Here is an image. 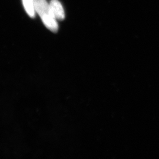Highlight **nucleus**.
I'll use <instances>...</instances> for the list:
<instances>
[{
	"label": "nucleus",
	"instance_id": "nucleus-3",
	"mask_svg": "<svg viewBox=\"0 0 159 159\" xmlns=\"http://www.w3.org/2000/svg\"><path fill=\"white\" fill-rule=\"evenodd\" d=\"M23 6L26 12L31 18L35 17V0H22Z\"/></svg>",
	"mask_w": 159,
	"mask_h": 159
},
{
	"label": "nucleus",
	"instance_id": "nucleus-1",
	"mask_svg": "<svg viewBox=\"0 0 159 159\" xmlns=\"http://www.w3.org/2000/svg\"><path fill=\"white\" fill-rule=\"evenodd\" d=\"M35 10L41 17L46 27L50 31L56 33L58 25L57 19L51 11L50 4L46 0H35Z\"/></svg>",
	"mask_w": 159,
	"mask_h": 159
},
{
	"label": "nucleus",
	"instance_id": "nucleus-2",
	"mask_svg": "<svg viewBox=\"0 0 159 159\" xmlns=\"http://www.w3.org/2000/svg\"><path fill=\"white\" fill-rule=\"evenodd\" d=\"M49 4L54 17L60 21L63 20L65 18V12L60 2L58 0H51Z\"/></svg>",
	"mask_w": 159,
	"mask_h": 159
}]
</instances>
